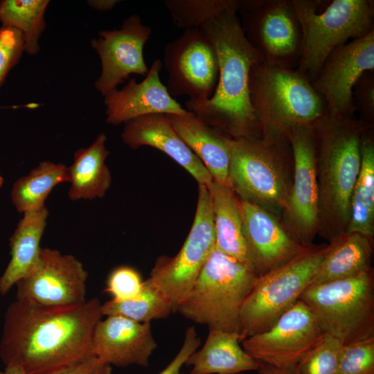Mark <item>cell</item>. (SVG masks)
<instances>
[{"instance_id": "cell-1", "label": "cell", "mask_w": 374, "mask_h": 374, "mask_svg": "<svg viewBox=\"0 0 374 374\" xmlns=\"http://www.w3.org/2000/svg\"><path fill=\"white\" fill-rule=\"evenodd\" d=\"M98 299L64 306L17 299L6 310L0 357L27 374H53L94 355L93 337L102 319Z\"/></svg>"}, {"instance_id": "cell-2", "label": "cell", "mask_w": 374, "mask_h": 374, "mask_svg": "<svg viewBox=\"0 0 374 374\" xmlns=\"http://www.w3.org/2000/svg\"><path fill=\"white\" fill-rule=\"evenodd\" d=\"M211 39L218 60V80L208 100H188L186 109L233 139L261 136V127L250 100L251 68L264 60L249 42L237 11H226L199 28Z\"/></svg>"}, {"instance_id": "cell-3", "label": "cell", "mask_w": 374, "mask_h": 374, "mask_svg": "<svg viewBox=\"0 0 374 374\" xmlns=\"http://www.w3.org/2000/svg\"><path fill=\"white\" fill-rule=\"evenodd\" d=\"M371 125L326 112L313 125L317 151L319 221L331 239L346 232L352 193L361 168V139Z\"/></svg>"}, {"instance_id": "cell-4", "label": "cell", "mask_w": 374, "mask_h": 374, "mask_svg": "<svg viewBox=\"0 0 374 374\" xmlns=\"http://www.w3.org/2000/svg\"><path fill=\"white\" fill-rule=\"evenodd\" d=\"M249 89L261 136L287 138L292 128L312 126L327 112L311 82L295 69L262 60L250 71Z\"/></svg>"}, {"instance_id": "cell-5", "label": "cell", "mask_w": 374, "mask_h": 374, "mask_svg": "<svg viewBox=\"0 0 374 374\" xmlns=\"http://www.w3.org/2000/svg\"><path fill=\"white\" fill-rule=\"evenodd\" d=\"M258 278L252 267L215 247L175 312L208 330L238 332L241 310Z\"/></svg>"}, {"instance_id": "cell-6", "label": "cell", "mask_w": 374, "mask_h": 374, "mask_svg": "<svg viewBox=\"0 0 374 374\" xmlns=\"http://www.w3.org/2000/svg\"><path fill=\"white\" fill-rule=\"evenodd\" d=\"M292 159L287 138L233 139L229 169V186L242 201L270 213L285 208L290 191L285 169Z\"/></svg>"}, {"instance_id": "cell-7", "label": "cell", "mask_w": 374, "mask_h": 374, "mask_svg": "<svg viewBox=\"0 0 374 374\" xmlns=\"http://www.w3.org/2000/svg\"><path fill=\"white\" fill-rule=\"evenodd\" d=\"M302 33L295 69L310 82L335 48L374 30L373 0H334L321 12L323 1L292 0Z\"/></svg>"}, {"instance_id": "cell-8", "label": "cell", "mask_w": 374, "mask_h": 374, "mask_svg": "<svg viewBox=\"0 0 374 374\" xmlns=\"http://www.w3.org/2000/svg\"><path fill=\"white\" fill-rule=\"evenodd\" d=\"M299 300L311 310L323 332L343 345L374 337L373 269L350 278L310 284Z\"/></svg>"}, {"instance_id": "cell-9", "label": "cell", "mask_w": 374, "mask_h": 374, "mask_svg": "<svg viewBox=\"0 0 374 374\" xmlns=\"http://www.w3.org/2000/svg\"><path fill=\"white\" fill-rule=\"evenodd\" d=\"M330 249L309 246L285 265L259 276L240 316V342L269 329L299 300Z\"/></svg>"}, {"instance_id": "cell-10", "label": "cell", "mask_w": 374, "mask_h": 374, "mask_svg": "<svg viewBox=\"0 0 374 374\" xmlns=\"http://www.w3.org/2000/svg\"><path fill=\"white\" fill-rule=\"evenodd\" d=\"M198 186L193 224L183 246L173 257H159L147 279L170 303L173 312L191 291L215 247L210 193L206 186Z\"/></svg>"}, {"instance_id": "cell-11", "label": "cell", "mask_w": 374, "mask_h": 374, "mask_svg": "<svg viewBox=\"0 0 374 374\" xmlns=\"http://www.w3.org/2000/svg\"><path fill=\"white\" fill-rule=\"evenodd\" d=\"M237 13L247 38L265 62L296 69L302 33L292 0H239Z\"/></svg>"}, {"instance_id": "cell-12", "label": "cell", "mask_w": 374, "mask_h": 374, "mask_svg": "<svg viewBox=\"0 0 374 374\" xmlns=\"http://www.w3.org/2000/svg\"><path fill=\"white\" fill-rule=\"evenodd\" d=\"M169 93L188 96L196 103L213 96L218 80V60L215 46L200 28L186 29L163 51Z\"/></svg>"}, {"instance_id": "cell-13", "label": "cell", "mask_w": 374, "mask_h": 374, "mask_svg": "<svg viewBox=\"0 0 374 374\" xmlns=\"http://www.w3.org/2000/svg\"><path fill=\"white\" fill-rule=\"evenodd\" d=\"M294 163V178L284 209L287 231L310 246L319 229V194L317 151L312 126H298L287 134Z\"/></svg>"}, {"instance_id": "cell-14", "label": "cell", "mask_w": 374, "mask_h": 374, "mask_svg": "<svg viewBox=\"0 0 374 374\" xmlns=\"http://www.w3.org/2000/svg\"><path fill=\"white\" fill-rule=\"evenodd\" d=\"M324 333L301 300L267 330L244 339L242 347L256 360L278 368H295Z\"/></svg>"}, {"instance_id": "cell-15", "label": "cell", "mask_w": 374, "mask_h": 374, "mask_svg": "<svg viewBox=\"0 0 374 374\" xmlns=\"http://www.w3.org/2000/svg\"><path fill=\"white\" fill-rule=\"evenodd\" d=\"M369 71H374V30L332 50L311 84L329 114L353 118L354 86Z\"/></svg>"}, {"instance_id": "cell-16", "label": "cell", "mask_w": 374, "mask_h": 374, "mask_svg": "<svg viewBox=\"0 0 374 374\" xmlns=\"http://www.w3.org/2000/svg\"><path fill=\"white\" fill-rule=\"evenodd\" d=\"M87 276L75 256L41 248L34 267L15 284L17 299L48 306L82 303L87 301Z\"/></svg>"}, {"instance_id": "cell-17", "label": "cell", "mask_w": 374, "mask_h": 374, "mask_svg": "<svg viewBox=\"0 0 374 374\" xmlns=\"http://www.w3.org/2000/svg\"><path fill=\"white\" fill-rule=\"evenodd\" d=\"M152 31L139 15L133 14L123 21L121 28L101 30L98 38L91 41L101 62V73L94 86L103 96L130 75L148 74L143 48Z\"/></svg>"}, {"instance_id": "cell-18", "label": "cell", "mask_w": 374, "mask_h": 374, "mask_svg": "<svg viewBox=\"0 0 374 374\" xmlns=\"http://www.w3.org/2000/svg\"><path fill=\"white\" fill-rule=\"evenodd\" d=\"M240 204L247 251L258 277L289 262L309 247L299 243L271 213L253 203L240 200Z\"/></svg>"}, {"instance_id": "cell-19", "label": "cell", "mask_w": 374, "mask_h": 374, "mask_svg": "<svg viewBox=\"0 0 374 374\" xmlns=\"http://www.w3.org/2000/svg\"><path fill=\"white\" fill-rule=\"evenodd\" d=\"M163 62L156 59L143 80L131 78L121 89H113L104 96L106 122L117 125L134 118L154 114L192 115L168 92L160 79Z\"/></svg>"}, {"instance_id": "cell-20", "label": "cell", "mask_w": 374, "mask_h": 374, "mask_svg": "<svg viewBox=\"0 0 374 374\" xmlns=\"http://www.w3.org/2000/svg\"><path fill=\"white\" fill-rule=\"evenodd\" d=\"M157 347L150 323H138L121 316L101 319L93 332V355L110 365L147 367Z\"/></svg>"}, {"instance_id": "cell-21", "label": "cell", "mask_w": 374, "mask_h": 374, "mask_svg": "<svg viewBox=\"0 0 374 374\" xmlns=\"http://www.w3.org/2000/svg\"><path fill=\"white\" fill-rule=\"evenodd\" d=\"M121 139L132 149L150 146L161 151L183 167L198 185L208 187L213 181L202 161L175 130L166 114H149L127 122Z\"/></svg>"}, {"instance_id": "cell-22", "label": "cell", "mask_w": 374, "mask_h": 374, "mask_svg": "<svg viewBox=\"0 0 374 374\" xmlns=\"http://www.w3.org/2000/svg\"><path fill=\"white\" fill-rule=\"evenodd\" d=\"M175 130L199 158L214 181L229 186L233 139L194 114H166Z\"/></svg>"}, {"instance_id": "cell-23", "label": "cell", "mask_w": 374, "mask_h": 374, "mask_svg": "<svg viewBox=\"0 0 374 374\" xmlns=\"http://www.w3.org/2000/svg\"><path fill=\"white\" fill-rule=\"evenodd\" d=\"M238 332L208 330L203 347L194 352L185 365L192 366L190 374H240L257 371L259 362L240 345Z\"/></svg>"}, {"instance_id": "cell-24", "label": "cell", "mask_w": 374, "mask_h": 374, "mask_svg": "<svg viewBox=\"0 0 374 374\" xmlns=\"http://www.w3.org/2000/svg\"><path fill=\"white\" fill-rule=\"evenodd\" d=\"M329 245L310 284L350 278L373 269L372 239L358 233H344L332 239Z\"/></svg>"}, {"instance_id": "cell-25", "label": "cell", "mask_w": 374, "mask_h": 374, "mask_svg": "<svg viewBox=\"0 0 374 374\" xmlns=\"http://www.w3.org/2000/svg\"><path fill=\"white\" fill-rule=\"evenodd\" d=\"M207 188L211 200L215 247L253 267L244 238L240 199L229 186L214 181Z\"/></svg>"}, {"instance_id": "cell-26", "label": "cell", "mask_w": 374, "mask_h": 374, "mask_svg": "<svg viewBox=\"0 0 374 374\" xmlns=\"http://www.w3.org/2000/svg\"><path fill=\"white\" fill-rule=\"evenodd\" d=\"M48 215L46 206L24 213L10 238L11 259L0 278L1 294H6L35 265Z\"/></svg>"}, {"instance_id": "cell-27", "label": "cell", "mask_w": 374, "mask_h": 374, "mask_svg": "<svg viewBox=\"0 0 374 374\" xmlns=\"http://www.w3.org/2000/svg\"><path fill=\"white\" fill-rule=\"evenodd\" d=\"M106 140V135L100 133L91 145L74 153L73 162L68 167L70 199L101 198L109 188L112 176L105 163L109 154Z\"/></svg>"}, {"instance_id": "cell-28", "label": "cell", "mask_w": 374, "mask_h": 374, "mask_svg": "<svg viewBox=\"0 0 374 374\" xmlns=\"http://www.w3.org/2000/svg\"><path fill=\"white\" fill-rule=\"evenodd\" d=\"M361 168L351 199L350 219L345 233H358L371 239L374 233V142L371 127L361 139Z\"/></svg>"}, {"instance_id": "cell-29", "label": "cell", "mask_w": 374, "mask_h": 374, "mask_svg": "<svg viewBox=\"0 0 374 374\" xmlns=\"http://www.w3.org/2000/svg\"><path fill=\"white\" fill-rule=\"evenodd\" d=\"M63 182H69L68 167L44 161L14 183L12 204L19 213L39 209L45 206V200L54 187Z\"/></svg>"}, {"instance_id": "cell-30", "label": "cell", "mask_w": 374, "mask_h": 374, "mask_svg": "<svg viewBox=\"0 0 374 374\" xmlns=\"http://www.w3.org/2000/svg\"><path fill=\"white\" fill-rule=\"evenodd\" d=\"M48 0H2L0 21L2 26L20 31L24 39V51L35 55L39 51V39L45 28L44 13Z\"/></svg>"}, {"instance_id": "cell-31", "label": "cell", "mask_w": 374, "mask_h": 374, "mask_svg": "<svg viewBox=\"0 0 374 374\" xmlns=\"http://www.w3.org/2000/svg\"><path fill=\"white\" fill-rule=\"evenodd\" d=\"M101 312L103 316H121L143 323L166 319L173 312V309L162 294L145 280L139 296L126 301L112 299L101 305Z\"/></svg>"}, {"instance_id": "cell-32", "label": "cell", "mask_w": 374, "mask_h": 374, "mask_svg": "<svg viewBox=\"0 0 374 374\" xmlns=\"http://www.w3.org/2000/svg\"><path fill=\"white\" fill-rule=\"evenodd\" d=\"M165 5L175 26L199 28L226 11H237L239 0H166Z\"/></svg>"}, {"instance_id": "cell-33", "label": "cell", "mask_w": 374, "mask_h": 374, "mask_svg": "<svg viewBox=\"0 0 374 374\" xmlns=\"http://www.w3.org/2000/svg\"><path fill=\"white\" fill-rule=\"evenodd\" d=\"M342 344L324 334L321 339L301 359L296 369L299 374H337Z\"/></svg>"}, {"instance_id": "cell-34", "label": "cell", "mask_w": 374, "mask_h": 374, "mask_svg": "<svg viewBox=\"0 0 374 374\" xmlns=\"http://www.w3.org/2000/svg\"><path fill=\"white\" fill-rule=\"evenodd\" d=\"M337 374H374V337L342 345Z\"/></svg>"}, {"instance_id": "cell-35", "label": "cell", "mask_w": 374, "mask_h": 374, "mask_svg": "<svg viewBox=\"0 0 374 374\" xmlns=\"http://www.w3.org/2000/svg\"><path fill=\"white\" fill-rule=\"evenodd\" d=\"M143 281L139 272L133 267L119 266L109 274L105 290L114 300H130L141 294Z\"/></svg>"}, {"instance_id": "cell-36", "label": "cell", "mask_w": 374, "mask_h": 374, "mask_svg": "<svg viewBox=\"0 0 374 374\" xmlns=\"http://www.w3.org/2000/svg\"><path fill=\"white\" fill-rule=\"evenodd\" d=\"M24 51V39L18 30L0 27V87Z\"/></svg>"}, {"instance_id": "cell-37", "label": "cell", "mask_w": 374, "mask_h": 374, "mask_svg": "<svg viewBox=\"0 0 374 374\" xmlns=\"http://www.w3.org/2000/svg\"><path fill=\"white\" fill-rule=\"evenodd\" d=\"M355 109L360 120L372 126L374 119V71L365 72L357 81L353 90Z\"/></svg>"}, {"instance_id": "cell-38", "label": "cell", "mask_w": 374, "mask_h": 374, "mask_svg": "<svg viewBox=\"0 0 374 374\" xmlns=\"http://www.w3.org/2000/svg\"><path fill=\"white\" fill-rule=\"evenodd\" d=\"M201 344L195 328L188 327L185 332L182 346L171 362L159 374H181L180 370L185 364L188 358L196 351Z\"/></svg>"}, {"instance_id": "cell-39", "label": "cell", "mask_w": 374, "mask_h": 374, "mask_svg": "<svg viewBox=\"0 0 374 374\" xmlns=\"http://www.w3.org/2000/svg\"><path fill=\"white\" fill-rule=\"evenodd\" d=\"M112 370L110 364L91 355L53 374H112Z\"/></svg>"}, {"instance_id": "cell-40", "label": "cell", "mask_w": 374, "mask_h": 374, "mask_svg": "<svg viewBox=\"0 0 374 374\" xmlns=\"http://www.w3.org/2000/svg\"><path fill=\"white\" fill-rule=\"evenodd\" d=\"M259 374H299L296 367L292 368H278L259 362L257 370Z\"/></svg>"}, {"instance_id": "cell-41", "label": "cell", "mask_w": 374, "mask_h": 374, "mask_svg": "<svg viewBox=\"0 0 374 374\" xmlns=\"http://www.w3.org/2000/svg\"><path fill=\"white\" fill-rule=\"evenodd\" d=\"M120 1L118 0H89L88 4L93 9L100 11L112 10Z\"/></svg>"}, {"instance_id": "cell-42", "label": "cell", "mask_w": 374, "mask_h": 374, "mask_svg": "<svg viewBox=\"0 0 374 374\" xmlns=\"http://www.w3.org/2000/svg\"><path fill=\"white\" fill-rule=\"evenodd\" d=\"M0 374H27L21 367L15 365L6 366Z\"/></svg>"}, {"instance_id": "cell-43", "label": "cell", "mask_w": 374, "mask_h": 374, "mask_svg": "<svg viewBox=\"0 0 374 374\" xmlns=\"http://www.w3.org/2000/svg\"><path fill=\"white\" fill-rule=\"evenodd\" d=\"M3 184V178L2 177V176H1V175L0 173V187H1Z\"/></svg>"}, {"instance_id": "cell-44", "label": "cell", "mask_w": 374, "mask_h": 374, "mask_svg": "<svg viewBox=\"0 0 374 374\" xmlns=\"http://www.w3.org/2000/svg\"><path fill=\"white\" fill-rule=\"evenodd\" d=\"M240 374H244V373H240Z\"/></svg>"}]
</instances>
